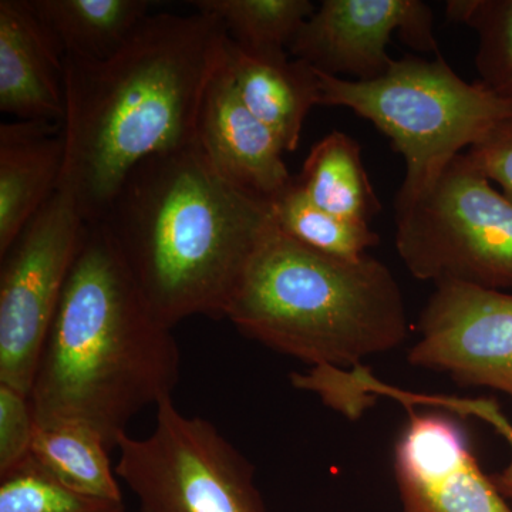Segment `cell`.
I'll use <instances>...</instances> for the list:
<instances>
[{
  "label": "cell",
  "instance_id": "obj_1",
  "mask_svg": "<svg viewBox=\"0 0 512 512\" xmlns=\"http://www.w3.org/2000/svg\"><path fill=\"white\" fill-rule=\"evenodd\" d=\"M228 45L220 20L197 10L148 15L109 59L64 56L59 190L87 225L103 220L141 161L197 143L202 100Z\"/></svg>",
  "mask_w": 512,
  "mask_h": 512
},
{
  "label": "cell",
  "instance_id": "obj_2",
  "mask_svg": "<svg viewBox=\"0 0 512 512\" xmlns=\"http://www.w3.org/2000/svg\"><path fill=\"white\" fill-rule=\"evenodd\" d=\"M99 224L150 311L173 329L192 316L225 318L275 218L271 202L228 183L195 143L137 164Z\"/></svg>",
  "mask_w": 512,
  "mask_h": 512
},
{
  "label": "cell",
  "instance_id": "obj_3",
  "mask_svg": "<svg viewBox=\"0 0 512 512\" xmlns=\"http://www.w3.org/2000/svg\"><path fill=\"white\" fill-rule=\"evenodd\" d=\"M101 224L89 225L37 363V427L74 424L109 450L148 406L173 397L181 352Z\"/></svg>",
  "mask_w": 512,
  "mask_h": 512
},
{
  "label": "cell",
  "instance_id": "obj_4",
  "mask_svg": "<svg viewBox=\"0 0 512 512\" xmlns=\"http://www.w3.org/2000/svg\"><path fill=\"white\" fill-rule=\"evenodd\" d=\"M248 339L311 367L362 366L403 345L409 319L390 269L303 247L276 222L266 232L225 313Z\"/></svg>",
  "mask_w": 512,
  "mask_h": 512
},
{
  "label": "cell",
  "instance_id": "obj_5",
  "mask_svg": "<svg viewBox=\"0 0 512 512\" xmlns=\"http://www.w3.org/2000/svg\"><path fill=\"white\" fill-rule=\"evenodd\" d=\"M319 73L318 106L346 107L373 124L403 157L406 174L394 205L420 197L464 148L512 117V101L478 80L468 83L444 57H403L383 76L353 82Z\"/></svg>",
  "mask_w": 512,
  "mask_h": 512
},
{
  "label": "cell",
  "instance_id": "obj_6",
  "mask_svg": "<svg viewBox=\"0 0 512 512\" xmlns=\"http://www.w3.org/2000/svg\"><path fill=\"white\" fill-rule=\"evenodd\" d=\"M394 210L396 249L414 278L512 288V201L466 153L429 190Z\"/></svg>",
  "mask_w": 512,
  "mask_h": 512
},
{
  "label": "cell",
  "instance_id": "obj_7",
  "mask_svg": "<svg viewBox=\"0 0 512 512\" xmlns=\"http://www.w3.org/2000/svg\"><path fill=\"white\" fill-rule=\"evenodd\" d=\"M144 439L119 441L117 477L138 512H265L255 468L211 421L188 417L165 397Z\"/></svg>",
  "mask_w": 512,
  "mask_h": 512
},
{
  "label": "cell",
  "instance_id": "obj_8",
  "mask_svg": "<svg viewBox=\"0 0 512 512\" xmlns=\"http://www.w3.org/2000/svg\"><path fill=\"white\" fill-rule=\"evenodd\" d=\"M87 228L57 190L0 255V383L28 396Z\"/></svg>",
  "mask_w": 512,
  "mask_h": 512
},
{
  "label": "cell",
  "instance_id": "obj_9",
  "mask_svg": "<svg viewBox=\"0 0 512 512\" xmlns=\"http://www.w3.org/2000/svg\"><path fill=\"white\" fill-rule=\"evenodd\" d=\"M417 330L410 365L512 399L511 293L456 282L436 285Z\"/></svg>",
  "mask_w": 512,
  "mask_h": 512
},
{
  "label": "cell",
  "instance_id": "obj_10",
  "mask_svg": "<svg viewBox=\"0 0 512 512\" xmlns=\"http://www.w3.org/2000/svg\"><path fill=\"white\" fill-rule=\"evenodd\" d=\"M394 33L439 56L433 10L421 0H323L289 46V56L328 76L370 82L383 76Z\"/></svg>",
  "mask_w": 512,
  "mask_h": 512
},
{
  "label": "cell",
  "instance_id": "obj_11",
  "mask_svg": "<svg viewBox=\"0 0 512 512\" xmlns=\"http://www.w3.org/2000/svg\"><path fill=\"white\" fill-rule=\"evenodd\" d=\"M409 413L394 447L402 512H512L457 420L446 413Z\"/></svg>",
  "mask_w": 512,
  "mask_h": 512
},
{
  "label": "cell",
  "instance_id": "obj_12",
  "mask_svg": "<svg viewBox=\"0 0 512 512\" xmlns=\"http://www.w3.org/2000/svg\"><path fill=\"white\" fill-rule=\"evenodd\" d=\"M195 140L222 178L261 200L272 204L295 180L279 138L242 103L228 53L205 92Z\"/></svg>",
  "mask_w": 512,
  "mask_h": 512
},
{
  "label": "cell",
  "instance_id": "obj_13",
  "mask_svg": "<svg viewBox=\"0 0 512 512\" xmlns=\"http://www.w3.org/2000/svg\"><path fill=\"white\" fill-rule=\"evenodd\" d=\"M0 110L63 123L64 56L29 0L0 2Z\"/></svg>",
  "mask_w": 512,
  "mask_h": 512
},
{
  "label": "cell",
  "instance_id": "obj_14",
  "mask_svg": "<svg viewBox=\"0 0 512 512\" xmlns=\"http://www.w3.org/2000/svg\"><path fill=\"white\" fill-rule=\"evenodd\" d=\"M64 158L62 124H0V255L59 190Z\"/></svg>",
  "mask_w": 512,
  "mask_h": 512
},
{
  "label": "cell",
  "instance_id": "obj_15",
  "mask_svg": "<svg viewBox=\"0 0 512 512\" xmlns=\"http://www.w3.org/2000/svg\"><path fill=\"white\" fill-rule=\"evenodd\" d=\"M228 64L242 103L274 131L285 151H295L306 117L319 103L318 70L289 55L249 56L231 39Z\"/></svg>",
  "mask_w": 512,
  "mask_h": 512
},
{
  "label": "cell",
  "instance_id": "obj_16",
  "mask_svg": "<svg viewBox=\"0 0 512 512\" xmlns=\"http://www.w3.org/2000/svg\"><path fill=\"white\" fill-rule=\"evenodd\" d=\"M63 56L116 55L147 19V0H29Z\"/></svg>",
  "mask_w": 512,
  "mask_h": 512
},
{
  "label": "cell",
  "instance_id": "obj_17",
  "mask_svg": "<svg viewBox=\"0 0 512 512\" xmlns=\"http://www.w3.org/2000/svg\"><path fill=\"white\" fill-rule=\"evenodd\" d=\"M295 181L316 207L345 220L369 224L382 210L362 147L343 131H332L313 144Z\"/></svg>",
  "mask_w": 512,
  "mask_h": 512
},
{
  "label": "cell",
  "instance_id": "obj_18",
  "mask_svg": "<svg viewBox=\"0 0 512 512\" xmlns=\"http://www.w3.org/2000/svg\"><path fill=\"white\" fill-rule=\"evenodd\" d=\"M109 447L93 431L74 424L37 427L30 457L77 493L123 500Z\"/></svg>",
  "mask_w": 512,
  "mask_h": 512
},
{
  "label": "cell",
  "instance_id": "obj_19",
  "mask_svg": "<svg viewBox=\"0 0 512 512\" xmlns=\"http://www.w3.org/2000/svg\"><path fill=\"white\" fill-rule=\"evenodd\" d=\"M198 12L220 20L231 42L254 57L288 56L299 29L316 10L309 0H194Z\"/></svg>",
  "mask_w": 512,
  "mask_h": 512
},
{
  "label": "cell",
  "instance_id": "obj_20",
  "mask_svg": "<svg viewBox=\"0 0 512 512\" xmlns=\"http://www.w3.org/2000/svg\"><path fill=\"white\" fill-rule=\"evenodd\" d=\"M276 225L303 247L356 261L379 244V235L366 222L345 220L320 210L293 180L291 187L272 202Z\"/></svg>",
  "mask_w": 512,
  "mask_h": 512
},
{
  "label": "cell",
  "instance_id": "obj_21",
  "mask_svg": "<svg viewBox=\"0 0 512 512\" xmlns=\"http://www.w3.org/2000/svg\"><path fill=\"white\" fill-rule=\"evenodd\" d=\"M446 10L448 19L477 32L480 82L512 101V0H451Z\"/></svg>",
  "mask_w": 512,
  "mask_h": 512
},
{
  "label": "cell",
  "instance_id": "obj_22",
  "mask_svg": "<svg viewBox=\"0 0 512 512\" xmlns=\"http://www.w3.org/2000/svg\"><path fill=\"white\" fill-rule=\"evenodd\" d=\"M0 512H126L123 500L77 493L29 457L0 476Z\"/></svg>",
  "mask_w": 512,
  "mask_h": 512
},
{
  "label": "cell",
  "instance_id": "obj_23",
  "mask_svg": "<svg viewBox=\"0 0 512 512\" xmlns=\"http://www.w3.org/2000/svg\"><path fill=\"white\" fill-rule=\"evenodd\" d=\"M370 393L375 396L389 397L402 403L407 409L414 406L439 407L450 414L461 417H476L493 427L495 433L500 434L511 450L510 464L501 473L491 476V480L501 495L512 505V423L493 399H466V397L444 396V394H423L406 392L389 386L387 383L373 379L369 383Z\"/></svg>",
  "mask_w": 512,
  "mask_h": 512
},
{
  "label": "cell",
  "instance_id": "obj_24",
  "mask_svg": "<svg viewBox=\"0 0 512 512\" xmlns=\"http://www.w3.org/2000/svg\"><path fill=\"white\" fill-rule=\"evenodd\" d=\"M36 429L28 394L0 383V476L28 460Z\"/></svg>",
  "mask_w": 512,
  "mask_h": 512
},
{
  "label": "cell",
  "instance_id": "obj_25",
  "mask_svg": "<svg viewBox=\"0 0 512 512\" xmlns=\"http://www.w3.org/2000/svg\"><path fill=\"white\" fill-rule=\"evenodd\" d=\"M466 156L512 201V117L467 150Z\"/></svg>",
  "mask_w": 512,
  "mask_h": 512
}]
</instances>
